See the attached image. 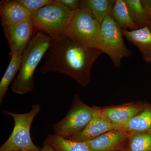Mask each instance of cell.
Segmentation results:
<instances>
[{"label": "cell", "mask_w": 151, "mask_h": 151, "mask_svg": "<svg viewBox=\"0 0 151 151\" xmlns=\"http://www.w3.org/2000/svg\"><path fill=\"white\" fill-rule=\"evenodd\" d=\"M3 30L10 48L11 55H22L37 32L31 19Z\"/></svg>", "instance_id": "obj_8"}, {"label": "cell", "mask_w": 151, "mask_h": 151, "mask_svg": "<svg viewBox=\"0 0 151 151\" xmlns=\"http://www.w3.org/2000/svg\"><path fill=\"white\" fill-rule=\"evenodd\" d=\"M101 24L86 9H78L63 35L81 46L97 48Z\"/></svg>", "instance_id": "obj_7"}, {"label": "cell", "mask_w": 151, "mask_h": 151, "mask_svg": "<svg viewBox=\"0 0 151 151\" xmlns=\"http://www.w3.org/2000/svg\"><path fill=\"white\" fill-rule=\"evenodd\" d=\"M146 102H132L108 107H97L102 114L117 129L134 118L143 110Z\"/></svg>", "instance_id": "obj_9"}, {"label": "cell", "mask_w": 151, "mask_h": 151, "mask_svg": "<svg viewBox=\"0 0 151 151\" xmlns=\"http://www.w3.org/2000/svg\"><path fill=\"white\" fill-rule=\"evenodd\" d=\"M42 106L35 104L29 112L16 113L3 110L4 114L10 116L14 122L13 130L5 142L1 146L0 151H41L31 138L30 129L34 119L40 112Z\"/></svg>", "instance_id": "obj_3"}, {"label": "cell", "mask_w": 151, "mask_h": 151, "mask_svg": "<svg viewBox=\"0 0 151 151\" xmlns=\"http://www.w3.org/2000/svg\"><path fill=\"white\" fill-rule=\"evenodd\" d=\"M123 35L137 47L143 60L151 63V30L148 27L135 30L122 29Z\"/></svg>", "instance_id": "obj_13"}, {"label": "cell", "mask_w": 151, "mask_h": 151, "mask_svg": "<svg viewBox=\"0 0 151 151\" xmlns=\"http://www.w3.org/2000/svg\"><path fill=\"white\" fill-rule=\"evenodd\" d=\"M116 129L128 133L151 132V104L146 102L145 107L139 113L126 124Z\"/></svg>", "instance_id": "obj_14"}, {"label": "cell", "mask_w": 151, "mask_h": 151, "mask_svg": "<svg viewBox=\"0 0 151 151\" xmlns=\"http://www.w3.org/2000/svg\"><path fill=\"white\" fill-rule=\"evenodd\" d=\"M0 14L3 29L30 19L32 13L17 0H2Z\"/></svg>", "instance_id": "obj_10"}, {"label": "cell", "mask_w": 151, "mask_h": 151, "mask_svg": "<svg viewBox=\"0 0 151 151\" xmlns=\"http://www.w3.org/2000/svg\"><path fill=\"white\" fill-rule=\"evenodd\" d=\"M52 40V38L40 32H37L33 36L22 54L20 68L11 84V89L14 93L23 94L32 91L35 72Z\"/></svg>", "instance_id": "obj_2"}, {"label": "cell", "mask_w": 151, "mask_h": 151, "mask_svg": "<svg viewBox=\"0 0 151 151\" xmlns=\"http://www.w3.org/2000/svg\"><path fill=\"white\" fill-rule=\"evenodd\" d=\"M102 53L98 48L81 46L62 35L52 40L40 71L65 74L86 86L90 81L92 65Z\"/></svg>", "instance_id": "obj_1"}, {"label": "cell", "mask_w": 151, "mask_h": 151, "mask_svg": "<svg viewBox=\"0 0 151 151\" xmlns=\"http://www.w3.org/2000/svg\"><path fill=\"white\" fill-rule=\"evenodd\" d=\"M57 1L72 12H75L79 9L80 1L79 0H57Z\"/></svg>", "instance_id": "obj_22"}, {"label": "cell", "mask_w": 151, "mask_h": 151, "mask_svg": "<svg viewBox=\"0 0 151 151\" xmlns=\"http://www.w3.org/2000/svg\"><path fill=\"white\" fill-rule=\"evenodd\" d=\"M110 16L122 29L133 31L139 29L133 21L125 0L115 1Z\"/></svg>", "instance_id": "obj_16"}, {"label": "cell", "mask_w": 151, "mask_h": 151, "mask_svg": "<svg viewBox=\"0 0 151 151\" xmlns=\"http://www.w3.org/2000/svg\"><path fill=\"white\" fill-rule=\"evenodd\" d=\"M22 55H11L9 64L0 82V104L2 103L9 86L14 80L16 74L19 70L21 65Z\"/></svg>", "instance_id": "obj_18"}, {"label": "cell", "mask_w": 151, "mask_h": 151, "mask_svg": "<svg viewBox=\"0 0 151 151\" xmlns=\"http://www.w3.org/2000/svg\"><path fill=\"white\" fill-rule=\"evenodd\" d=\"M115 127L99 113L81 132L66 139L79 142H86L97 138Z\"/></svg>", "instance_id": "obj_12"}, {"label": "cell", "mask_w": 151, "mask_h": 151, "mask_svg": "<svg viewBox=\"0 0 151 151\" xmlns=\"http://www.w3.org/2000/svg\"><path fill=\"white\" fill-rule=\"evenodd\" d=\"M122 28L111 16L105 18L101 24L97 48L110 58L115 67H120L122 60L132 55L123 39Z\"/></svg>", "instance_id": "obj_6"}, {"label": "cell", "mask_w": 151, "mask_h": 151, "mask_svg": "<svg viewBox=\"0 0 151 151\" xmlns=\"http://www.w3.org/2000/svg\"><path fill=\"white\" fill-rule=\"evenodd\" d=\"M114 0H81L79 9L87 10L94 19L101 24L105 18L110 16Z\"/></svg>", "instance_id": "obj_15"}, {"label": "cell", "mask_w": 151, "mask_h": 151, "mask_svg": "<svg viewBox=\"0 0 151 151\" xmlns=\"http://www.w3.org/2000/svg\"><path fill=\"white\" fill-rule=\"evenodd\" d=\"M141 2L145 10L151 17V0H141Z\"/></svg>", "instance_id": "obj_23"}, {"label": "cell", "mask_w": 151, "mask_h": 151, "mask_svg": "<svg viewBox=\"0 0 151 151\" xmlns=\"http://www.w3.org/2000/svg\"></svg>", "instance_id": "obj_26"}, {"label": "cell", "mask_w": 151, "mask_h": 151, "mask_svg": "<svg viewBox=\"0 0 151 151\" xmlns=\"http://www.w3.org/2000/svg\"><path fill=\"white\" fill-rule=\"evenodd\" d=\"M131 16L139 29L148 27L151 30V17L147 13L141 0H125Z\"/></svg>", "instance_id": "obj_19"}, {"label": "cell", "mask_w": 151, "mask_h": 151, "mask_svg": "<svg viewBox=\"0 0 151 151\" xmlns=\"http://www.w3.org/2000/svg\"><path fill=\"white\" fill-rule=\"evenodd\" d=\"M129 133L128 151H151V131Z\"/></svg>", "instance_id": "obj_20"}, {"label": "cell", "mask_w": 151, "mask_h": 151, "mask_svg": "<svg viewBox=\"0 0 151 151\" xmlns=\"http://www.w3.org/2000/svg\"><path fill=\"white\" fill-rule=\"evenodd\" d=\"M74 13L55 0L54 2L32 13L31 19L37 32L55 39L63 35Z\"/></svg>", "instance_id": "obj_4"}, {"label": "cell", "mask_w": 151, "mask_h": 151, "mask_svg": "<svg viewBox=\"0 0 151 151\" xmlns=\"http://www.w3.org/2000/svg\"></svg>", "instance_id": "obj_25"}, {"label": "cell", "mask_w": 151, "mask_h": 151, "mask_svg": "<svg viewBox=\"0 0 151 151\" xmlns=\"http://www.w3.org/2000/svg\"><path fill=\"white\" fill-rule=\"evenodd\" d=\"M99 113L97 107L86 105L75 95L65 117L52 125L53 134L69 137L82 131Z\"/></svg>", "instance_id": "obj_5"}, {"label": "cell", "mask_w": 151, "mask_h": 151, "mask_svg": "<svg viewBox=\"0 0 151 151\" xmlns=\"http://www.w3.org/2000/svg\"><path fill=\"white\" fill-rule=\"evenodd\" d=\"M129 133L115 129L86 143L90 151H113L129 139Z\"/></svg>", "instance_id": "obj_11"}, {"label": "cell", "mask_w": 151, "mask_h": 151, "mask_svg": "<svg viewBox=\"0 0 151 151\" xmlns=\"http://www.w3.org/2000/svg\"><path fill=\"white\" fill-rule=\"evenodd\" d=\"M17 1L32 14L45 6L54 2L55 0H17Z\"/></svg>", "instance_id": "obj_21"}, {"label": "cell", "mask_w": 151, "mask_h": 151, "mask_svg": "<svg viewBox=\"0 0 151 151\" xmlns=\"http://www.w3.org/2000/svg\"><path fill=\"white\" fill-rule=\"evenodd\" d=\"M41 151H55L54 149L52 148V147L48 145V144L44 142L43 146L42 147V148L41 149Z\"/></svg>", "instance_id": "obj_24"}, {"label": "cell", "mask_w": 151, "mask_h": 151, "mask_svg": "<svg viewBox=\"0 0 151 151\" xmlns=\"http://www.w3.org/2000/svg\"><path fill=\"white\" fill-rule=\"evenodd\" d=\"M44 142L55 151H90L86 142L71 140L53 134L47 135Z\"/></svg>", "instance_id": "obj_17"}]
</instances>
